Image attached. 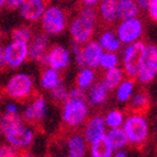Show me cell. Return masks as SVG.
Returning a JSON list of instances; mask_svg holds the SVG:
<instances>
[{
	"instance_id": "obj_1",
	"label": "cell",
	"mask_w": 157,
	"mask_h": 157,
	"mask_svg": "<svg viewBox=\"0 0 157 157\" xmlns=\"http://www.w3.org/2000/svg\"><path fill=\"white\" fill-rule=\"evenodd\" d=\"M147 45L142 41L133 43L124 48L123 52V71L130 78H137L144 63Z\"/></svg>"
},
{
	"instance_id": "obj_2",
	"label": "cell",
	"mask_w": 157,
	"mask_h": 157,
	"mask_svg": "<svg viewBox=\"0 0 157 157\" xmlns=\"http://www.w3.org/2000/svg\"><path fill=\"white\" fill-rule=\"evenodd\" d=\"M89 112L87 101L68 99L62 108V120L68 128H78L89 120Z\"/></svg>"
},
{
	"instance_id": "obj_3",
	"label": "cell",
	"mask_w": 157,
	"mask_h": 157,
	"mask_svg": "<svg viewBox=\"0 0 157 157\" xmlns=\"http://www.w3.org/2000/svg\"><path fill=\"white\" fill-rule=\"evenodd\" d=\"M123 130L128 139V143L133 145L143 144L148 137V122L141 113H133L125 119Z\"/></svg>"
},
{
	"instance_id": "obj_4",
	"label": "cell",
	"mask_w": 157,
	"mask_h": 157,
	"mask_svg": "<svg viewBox=\"0 0 157 157\" xmlns=\"http://www.w3.org/2000/svg\"><path fill=\"white\" fill-rule=\"evenodd\" d=\"M43 32L50 36H56L65 31L67 26V18L63 9L57 5L47 6L44 16L42 18Z\"/></svg>"
},
{
	"instance_id": "obj_5",
	"label": "cell",
	"mask_w": 157,
	"mask_h": 157,
	"mask_svg": "<svg viewBox=\"0 0 157 157\" xmlns=\"http://www.w3.org/2000/svg\"><path fill=\"white\" fill-rule=\"evenodd\" d=\"M33 91V79L25 73H16L6 84V94L13 100H24Z\"/></svg>"
},
{
	"instance_id": "obj_6",
	"label": "cell",
	"mask_w": 157,
	"mask_h": 157,
	"mask_svg": "<svg viewBox=\"0 0 157 157\" xmlns=\"http://www.w3.org/2000/svg\"><path fill=\"white\" fill-rule=\"evenodd\" d=\"M94 25L96 22L88 20L80 14L75 17L69 23V33L73 42L82 46L90 42L94 33Z\"/></svg>"
},
{
	"instance_id": "obj_7",
	"label": "cell",
	"mask_w": 157,
	"mask_h": 157,
	"mask_svg": "<svg viewBox=\"0 0 157 157\" xmlns=\"http://www.w3.org/2000/svg\"><path fill=\"white\" fill-rule=\"evenodd\" d=\"M144 25L139 18L121 21L117 28V35L120 39L122 44L131 45L133 43L139 42L143 34Z\"/></svg>"
},
{
	"instance_id": "obj_8",
	"label": "cell",
	"mask_w": 157,
	"mask_h": 157,
	"mask_svg": "<svg viewBox=\"0 0 157 157\" xmlns=\"http://www.w3.org/2000/svg\"><path fill=\"white\" fill-rule=\"evenodd\" d=\"M6 65L18 68L29 58V43L11 41L3 47Z\"/></svg>"
},
{
	"instance_id": "obj_9",
	"label": "cell",
	"mask_w": 157,
	"mask_h": 157,
	"mask_svg": "<svg viewBox=\"0 0 157 157\" xmlns=\"http://www.w3.org/2000/svg\"><path fill=\"white\" fill-rule=\"evenodd\" d=\"M157 75V46L153 44L147 45L144 63L140 71L137 80L141 84H148Z\"/></svg>"
},
{
	"instance_id": "obj_10",
	"label": "cell",
	"mask_w": 157,
	"mask_h": 157,
	"mask_svg": "<svg viewBox=\"0 0 157 157\" xmlns=\"http://www.w3.org/2000/svg\"><path fill=\"white\" fill-rule=\"evenodd\" d=\"M5 137L7 144L11 145L17 149H24L28 148L33 143L35 132L31 126L24 124V125L11 131Z\"/></svg>"
},
{
	"instance_id": "obj_11",
	"label": "cell",
	"mask_w": 157,
	"mask_h": 157,
	"mask_svg": "<svg viewBox=\"0 0 157 157\" xmlns=\"http://www.w3.org/2000/svg\"><path fill=\"white\" fill-rule=\"evenodd\" d=\"M107 128L108 126L105 124V117L100 114H94L86 122L82 135L86 139V141L91 144L98 139L107 135Z\"/></svg>"
},
{
	"instance_id": "obj_12",
	"label": "cell",
	"mask_w": 157,
	"mask_h": 157,
	"mask_svg": "<svg viewBox=\"0 0 157 157\" xmlns=\"http://www.w3.org/2000/svg\"><path fill=\"white\" fill-rule=\"evenodd\" d=\"M48 68L59 71L67 68L71 60V51L62 45L53 46L48 52Z\"/></svg>"
},
{
	"instance_id": "obj_13",
	"label": "cell",
	"mask_w": 157,
	"mask_h": 157,
	"mask_svg": "<svg viewBox=\"0 0 157 157\" xmlns=\"http://www.w3.org/2000/svg\"><path fill=\"white\" fill-rule=\"evenodd\" d=\"M47 102L42 96H39L25 105L22 112V117L28 122H39L46 117Z\"/></svg>"
},
{
	"instance_id": "obj_14",
	"label": "cell",
	"mask_w": 157,
	"mask_h": 157,
	"mask_svg": "<svg viewBox=\"0 0 157 157\" xmlns=\"http://www.w3.org/2000/svg\"><path fill=\"white\" fill-rule=\"evenodd\" d=\"M46 8V2L43 0H25L19 12L21 18L26 21L36 22L42 20Z\"/></svg>"
},
{
	"instance_id": "obj_15",
	"label": "cell",
	"mask_w": 157,
	"mask_h": 157,
	"mask_svg": "<svg viewBox=\"0 0 157 157\" xmlns=\"http://www.w3.org/2000/svg\"><path fill=\"white\" fill-rule=\"evenodd\" d=\"M50 44V35L45 32H39L34 34L32 42L29 44V59L33 62H41L43 56L46 54L47 47Z\"/></svg>"
},
{
	"instance_id": "obj_16",
	"label": "cell",
	"mask_w": 157,
	"mask_h": 157,
	"mask_svg": "<svg viewBox=\"0 0 157 157\" xmlns=\"http://www.w3.org/2000/svg\"><path fill=\"white\" fill-rule=\"evenodd\" d=\"M85 54V59H86L87 67L89 68H97L100 66V60L103 55V48L101 47L98 40H91L90 42L85 44L82 46Z\"/></svg>"
},
{
	"instance_id": "obj_17",
	"label": "cell",
	"mask_w": 157,
	"mask_h": 157,
	"mask_svg": "<svg viewBox=\"0 0 157 157\" xmlns=\"http://www.w3.org/2000/svg\"><path fill=\"white\" fill-rule=\"evenodd\" d=\"M87 143L84 135L79 133L71 134L66 142L67 157H85L87 153Z\"/></svg>"
},
{
	"instance_id": "obj_18",
	"label": "cell",
	"mask_w": 157,
	"mask_h": 157,
	"mask_svg": "<svg viewBox=\"0 0 157 157\" xmlns=\"http://www.w3.org/2000/svg\"><path fill=\"white\" fill-rule=\"evenodd\" d=\"M109 90L102 81H98L87 91V103L91 107H100L105 105L108 99Z\"/></svg>"
},
{
	"instance_id": "obj_19",
	"label": "cell",
	"mask_w": 157,
	"mask_h": 157,
	"mask_svg": "<svg viewBox=\"0 0 157 157\" xmlns=\"http://www.w3.org/2000/svg\"><path fill=\"white\" fill-rule=\"evenodd\" d=\"M89 153L90 157H113L115 151L108 136L105 135L90 144Z\"/></svg>"
},
{
	"instance_id": "obj_20",
	"label": "cell",
	"mask_w": 157,
	"mask_h": 157,
	"mask_svg": "<svg viewBox=\"0 0 157 157\" xmlns=\"http://www.w3.org/2000/svg\"><path fill=\"white\" fill-rule=\"evenodd\" d=\"M98 42L100 43L105 52L109 53H117L118 51H120L122 46V43L117 35V32L112 30H105L102 32L99 35Z\"/></svg>"
},
{
	"instance_id": "obj_21",
	"label": "cell",
	"mask_w": 157,
	"mask_h": 157,
	"mask_svg": "<svg viewBox=\"0 0 157 157\" xmlns=\"http://www.w3.org/2000/svg\"><path fill=\"white\" fill-rule=\"evenodd\" d=\"M99 14L103 21L113 23L119 19L118 1L117 0H102L99 5Z\"/></svg>"
},
{
	"instance_id": "obj_22",
	"label": "cell",
	"mask_w": 157,
	"mask_h": 157,
	"mask_svg": "<svg viewBox=\"0 0 157 157\" xmlns=\"http://www.w3.org/2000/svg\"><path fill=\"white\" fill-rule=\"evenodd\" d=\"M140 8L137 2L134 0H119L118 1V14L121 21H126L135 19L139 14Z\"/></svg>"
},
{
	"instance_id": "obj_23",
	"label": "cell",
	"mask_w": 157,
	"mask_h": 157,
	"mask_svg": "<svg viewBox=\"0 0 157 157\" xmlns=\"http://www.w3.org/2000/svg\"><path fill=\"white\" fill-rule=\"evenodd\" d=\"M23 117L20 114H9V113H3L0 119V131L1 134L7 135L11 131L24 125Z\"/></svg>"
},
{
	"instance_id": "obj_24",
	"label": "cell",
	"mask_w": 157,
	"mask_h": 157,
	"mask_svg": "<svg viewBox=\"0 0 157 157\" xmlns=\"http://www.w3.org/2000/svg\"><path fill=\"white\" fill-rule=\"evenodd\" d=\"M62 82L60 80V75L57 71L52 69V68H45L41 74L40 77V86L44 90L52 91L57 85Z\"/></svg>"
},
{
	"instance_id": "obj_25",
	"label": "cell",
	"mask_w": 157,
	"mask_h": 157,
	"mask_svg": "<svg viewBox=\"0 0 157 157\" xmlns=\"http://www.w3.org/2000/svg\"><path fill=\"white\" fill-rule=\"evenodd\" d=\"M124 80V71L122 68L117 67L111 71H105L102 78V82L107 87L108 90H115Z\"/></svg>"
},
{
	"instance_id": "obj_26",
	"label": "cell",
	"mask_w": 157,
	"mask_h": 157,
	"mask_svg": "<svg viewBox=\"0 0 157 157\" xmlns=\"http://www.w3.org/2000/svg\"><path fill=\"white\" fill-rule=\"evenodd\" d=\"M94 80H96V71H94V69L86 67L84 69L79 71L76 78V84L77 87H79L80 89L88 91L96 84Z\"/></svg>"
},
{
	"instance_id": "obj_27",
	"label": "cell",
	"mask_w": 157,
	"mask_h": 157,
	"mask_svg": "<svg viewBox=\"0 0 157 157\" xmlns=\"http://www.w3.org/2000/svg\"><path fill=\"white\" fill-rule=\"evenodd\" d=\"M107 136L109 141L111 142L115 152L117 151H122L128 144V139L125 132H124L123 128L109 130L107 133Z\"/></svg>"
},
{
	"instance_id": "obj_28",
	"label": "cell",
	"mask_w": 157,
	"mask_h": 157,
	"mask_svg": "<svg viewBox=\"0 0 157 157\" xmlns=\"http://www.w3.org/2000/svg\"><path fill=\"white\" fill-rule=\"evenodd\" d=\"M134 81L132 79H124L122 84L115 89V97L119 102H128L134 96Z\"/></svg>"
},
{
	"instance_id": "obj_29",
	"label": "cell",
	"mask_w": 157,
	"mask_h": 157,
	"mask_svg": "<svg viewBox=\"0 0 157 157\" xmlns=\"http://www.w3.org/2000/svg\"><path fill=\"white\" fill-rule=\"evenodd\" d=\"M125 119L126 118L124 117V113L121 110H118V109H113V110L108 111L105 115V124L109 128V130L123 128Z\"/></svg>"
},
{
	"instance_id": "obj_30",
	"label": "cell",
	"mask_w": 157,
	"mask_h": 157,
	"mask_svg": "<svg viewBox=\"0 0 157 157\" xmlns=\"http://www.w3.org/2000/svg\"><path fill=\"white\" fill-rule=\"evenodd\" d=\"M130 107L135 112H142L148 107V97L143 91H137L134 94L132 99L130 100Z\"/></svg>"
},
{
	"instance_id": "obj_31",
	"label": "cell",
	"mask_w": 157,
	"mask_h": 157,
	"mask_svg": "<svg viewBox=\"0 0 157 157\" xmlns=\"http://www.w3.org/2000/svg\"><path fill=\"white\" fill-rule=\"evenodd\" d=\"M34 37V34L32 30L28 26H19L13 29L11 32V39L12 41H19V42L31 43Z\"/></svg>"
},
{
	"instance_id": "obj_32",
	"label": "cell",
	"mask_w": 157,
	"mask_h": 157,
	"mask_svg": "<svg viewBox=\"0 0 157 157\" xmlns=\"http://www.w3.org/2000/svg\"><path fill=\"white\" fill-rule=\"evenodd\" d=\"M120 63V58L117 53H109V52H105L102 58L100 60V66L103 71H111L113 68H117Z\"/></svg>"
},
{
	"instance_id": "obj_33",
	"label": "cell",
	"mask_w": 157,
	"mask_h": 157,
	"mask_svg": "<svg viewBox=\"0 0 157 157\" xmlns=\"http://www.w3.org/2000/svg\"><path fill=\"white\" fill-rule=\"evenodd\" d=\"M71 54H73V59L76 64L77 67L80 69H84L87 67L86 59H85V54H84V48L82 46L77 43L73 42L71 43Z\"/></svg>"
},
{
	"instance_id": "obj_34",
	"label": "cell",
	"mask_w": 157,
	"mask_h": 157,
	"mask_svg": "<svg viewBox=\"0 0 157 157\" xmlns=\"http://www.w3.org/2000/svg\"><path fill=\"white\" fill-rule=\"evenodd\" d=\"M51 97H52L53 100H55V101L65 103L69 99V90L67 89V86L62 81L59 85H57L51 91Z\"/></svg>"
},
{
	"instance_id": "obj_35",
	"label": "cell",
	"mask_w": 157,
	"mask_h": 157,
	"mask_svg": "<svg viewBox=\"0 0 157 157\" xmlns=\"http://www.w3.org/2000/svg\"><path fill=\"white\" fill-rule=\"evenodd\" d=\"M0 157H19L18 149L9 144H2L0 147Z\"/></svg>"
},
{
	"instance_id": "obj_36",
	"label": "cell",
	"mask_w": 157,
	"mask_h": 157,
	"mask_svg": "<svg viewBox=\"0 0 157 157\" xmlns=\"http://www.w3.org/2000/svg\"><path fill=\"white\" fill-rule=\"evenodd\" d=\"M69 99L87 101V92L85 90L80 89L79 87H73L69 89Z\"/></svg>"
},
{
	"instance_id": "obj_37",
	"label": "cell",
	"mask_w": 157,
	"mask_h": 157,
	"mask_svg": "<svg viewBox=\"0 0 157 157\" xmlns=\"http://www.w3.org/2000/svg\"><path fill=\"white\" fill-rule=\"evenodd\" d=\"M79 14L82 17H85L88 20H91V21L96 22L97 21V17H98V12L94 8L91 7H82L79 11Z\"/></svg>"
},
{
	"instance_id": "obj_38",
	"label": "cell",
	"mask_w": 157,
	"mask_h": 157,
	"mask_svg": "<svg viewBox=\"0 0 157 157\" xmlns=\"http://www.w3.org/2000/svg\"><path fill=\"white\" fill-rule=\"evenodd\" d=\"M25 0H7L6 1V7L8 10H20L21 7L23 6Z\"/></svg>"
},
{
	"instance_id": "obj_39",
	"label": "cell",
	"mask_w": 157,
	"mask_h": 157,
	"mask_svg": "<svg viewBox=\"0 0 157 157\" xmlns=\"http://www.w3.org/2000/svg\"><path fill=\"white\" fill-rule=\"evenodd\" d=\"M19 105H17V102L14 101H9L5 105V113H9V114H19Z\"/></svg>"
},
{
	"instance_id": "obj_40",
	"label": "cell",
	"mask_w": 157,
	"mask_h": 157,
	"mask_svg": "<svg viewBox=\"0 0 157 157\" xmlns=\"http://www.w3.org/2000/svg\"><path fill=\"white\" fill-rule=\"evenodd\" d=\"M148 13H149V17L155 22H157V0H151V6H149Z\"/></svg>"
},
{
	"instance_id": "obj_41",
	"label": "cell",
	"mask_w": 157,
	"mask_h": 157,
	"mask_svg": "<svg viewBox=\"0 0 157 157\" xmlns=\"http://www.w3.org/2000/svg\"><path fill=\"white\" fill-rule=\"evenodd\" d=\"M136 2L141 10H148L151 6V0H137Z\"/></svg>"
},
{
	"instance_id": "obj_42",
	"label": "cell",
	"mask_w": 157,
	"mask_h": 157,
	"mask_svg": "<svg viewBox=\"0 0 157 157\" xmlns=\"http://www.w3.org/2000/svg\"><path fill=\"white\" fill-rule=\"evenodd\" d=\"M82 5H84V7H91V8H94V6L100 5V1H98V0H84V1H82Z\"/></svg>"
},
{
	"instance_id": "obj_43",
	"label": "cell",
	"mask_w": 157,
	"mask_h": 157,
	"mask_svg": "<svg viewBox=\"0 0 157 157\" xmlns=\"http://www.w3.org/2000/svg\"><path fill=\"white\" fill-rule=\"evenodd\" d=\"M0 65L1 67L6 65V59H5V51H3V47L0 48Z\"/></svg>"
},
{
	"instance_id": "obj_44",
	"label": "cell",
	"mask_w": 157,
	"mask_h": 157,
	"mask_svg": "<svg viewBox=\"0 0 157 157\" xmlns=\"http://www.w3.org/2000/svg\"><path fill=\"white\" fill-rule=\"evenodd\" d=\"M113 157H128V154H126L125 151H117V152L114 153V156Z\"/></svg>"
},
{
	"instance_id": "obj_45",
	"label": "cell",
	"mask_w": 157,
	"mask_h": 157,
	"mask_svg": "<svg viewBox=\"0 0 157 157\" xmlns=\"http://www.w3.org/2000/svg\"><path fill=\"white\" fill-rule=\"evenodd\" d=\"M19 157H34V156L31 154H28V153H23V154L19 155Z\"/></svg>"
},
{
	"instance_id": "obj_46",
	"label": "cell",
	"mask_w": 157,
	"mask_h": 157,
	"mask_svg": "<svg viewBox=\"0 0 157 157\" xmlns=\"http://www.w3.org/2000/svg\"><path fill=\"white\" fill-rule=\"evenodd\" d=\"M3 5H6V1H5V0H1V1H0V6L2 7Z\"/></svg>"
}]
</instances>
